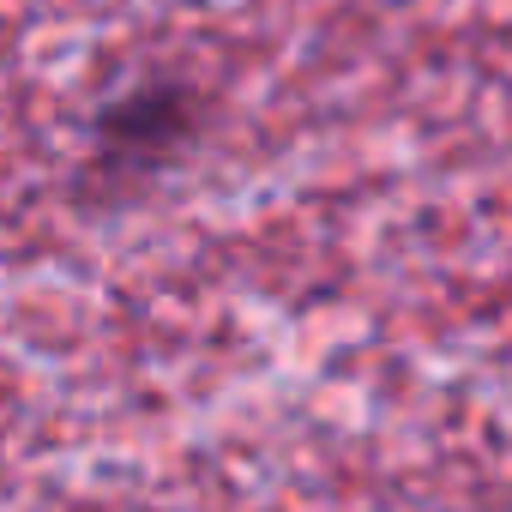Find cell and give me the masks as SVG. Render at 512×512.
I'll return each instance as SVG.
<instances>
[{
    "instance_id": "cell-1",
    "label": "cell",
    "mask_w": 512,
    "mask_h": 512,
    "mask_svg": "<svg viewBox=\"0 0 512 512\" xmlns=\"http://www.w3.org/2000/svg\"><path fill=\"white\" fill-rule=\"evenodd\" d=\"M199 139V91L187 79H139L115 91L91 127V175L103 193L163 175Z\"/></svg>"
}]
</instances>
